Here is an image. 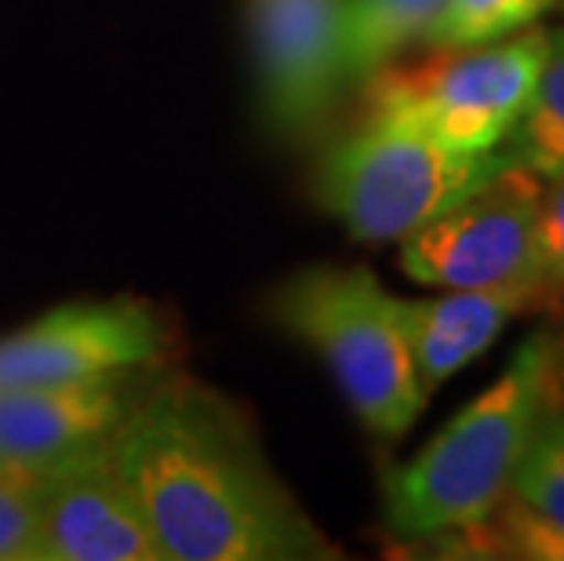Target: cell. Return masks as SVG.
<instances>
[{
    "label": "cell",
    "instance_id": "obj_1",
    "mask_svg": "<svg viewBox=\"0 0 564 561\" xmlns=\"http://www.w3.org/2000/svg\"><path fill=\"white\" fill-rule=\"evenodd\" d=\"M110 449L164 561L339 558L281 485L234 401L167 376L128 401Z\"/></svg>",
    "mask_w": 564,
    "mask_h": 561
},
{
    "label": "cell",
    "instance_id": "obj_2",
    "mask_svg": "<svg viewBox=\"0 0 564 561\" xmlns=\"http://www.w3.org/2000/svg\"><path fill=\"white\" fill-rule=\"evenodd\" d=\"M564 398V346L535 332L485 393L408 463L382 467V525L401 543H426L485 521L510 496L535 423Z\"/></svg>",
    "mask_w": 564,
    "mask_h": 561
},
{
    "label": "cell",
    "instance_id": "obj_3",
    "mask_svg": "<svg viewBox=\"0 0 564 561\" xmlns=\"http://www.w3.org/2000/svg\"><path fill=\"white\" fill-rule=\"evenodd\" d=\"M270 317L306 343L343 390L365 431L398 441L426 409L398 295L368 267H310L288 278L270 300Z\"/></svg>",
    "mask_w": 564,
    "mask_h": 561
},
{
    "label": "cell",
    "instance_id": "obj_4",
    "mask_svg": "<svg viewBox=\"0 0 564 561\" xmlns=\"http://www.w3.org/2000/svg\"><path fill=\"white\" fill-rule=\"evenodd\" d=\"M507 150H452L390 117L365 114L321 153L314 197L357 241H401L510 169Z\"/></svg>",
    "mask_w": 564,
    "mask_h": 561
},
{
    "label": "cell",
    "instance_id": "obj_5",
    "mask_svg": "<svg viewBox=\"0 0 564 561\" xmlns=\"http://www.w3.org/2000/svg\"><path fill=\"white\" fill-rule=\"evenodd\" d=\"M546 47V26L466 47H426L419 63H390L365 80V114L412 125L452 150H499L532 99Z\"/></svg>",
    "mask_w": 564,
    "mask_h": 561
},
{
    "label": "cell",
    "instance_id": "obj_6",
    "mask_svg": "<svg viewBox=\"0 0 564 561\" xmlns=\"http://www.w3.org/2000/svg\"><path fill=\"white\" fill-rule=\"evenodd\" d=\"M539 194L543 179L510 164L434 223L401 237V270L437 289L539 292Z\"/></svg>",
    "mask_w": 564,
    "mask_h": 561
},
{
    "label": "cell",
    "instance_id": "obj_7",
    "mask_svg": "<svg viewBox=\"0 0 564 561\" xmlns=\"http://www.w3.org/2000/svg\"><path fill=\"white\" fill-rule=\"evenodd\" d=\"M262 114L284 142H310L343 99V0H245Z\"/></svg>",
    "mask_w": 564,
    "mask_h": 561
},
{
    "label": "cell",
    "instance_id": "obj_8",
    "mask_svg": "<svg viewBox=\"0 0 564 561\" xmlns=\"http://www.w3.org/2000/svg\"><path fill=\"white\" fill-rule=\"evenodd\" d=\"M161 354L164 332L147 303H74L0 339V387L110 384Z\"/></svg>",
    "mask_w": 564,
    "mask_h": 561
},
{
    "label": "cell",
    "instance_id": "obj_9",
    "mask_svg": "<svg viewBox=\"0 0 564 561\" xmlns=\"http://www.w3.org/2000/svg\"><path fill=\"white\" fill-rule=\"evenodd\" d=\"M37 561H164L110 434L37 471Z\"/></svg>",
    "mask_w": 564,
    "mask_h": 561
},
{
    "label": "cell",
    "instance_id": "obj_10",
    "mask_svg": "<svg viewBox=\"0 0 564 561\" xmlns=\"http://www.w3.org/2000/svg\"><path fill=\"white\" fill-rule=\"evenodd\" d=\"M404 325L419 387L430 398L441 384L481 357L502 328L521 314H539L532 289H448L437 300H401Z\"/></svg>",
    "mask_w": 564,
    "mask_h": 561
},
{
    "label": "cell",
    "instance_id": "obj_11",
    "mask_svg": "<svg viewBox=\"0 0 564 561\" xmlns=\"http://www.w3.org/2000/svg\"><path fill=\"white\" fill-rule=\"evenodd\" d=\"M124 404L117 379L77 387H0V463L41 471L44 463L110 434Z\"/></svg>",
    "mask_w": 564,
    "mask_h": 561
},
{
    "label": "cell",
    "instance_id": "obj_12",
    "mask_svg": "<svg viewBox=\"0 0 564 561\" xmlns=\"http://www.w3.org/2000/svg\"><path fill=\"white\" fill-rule=\"evenodd\" d=\"M448 0H343L339 66L343 88H361L382 66L398 63L404 47L426 37Z\"/></svg>",
    "mask_w": 564,
    "mask_h": 561
},
{
    "label": "cell",
    "instance_id": "obj_13",
    "mask_svg": "<svg viewBox=\"0 0 564 561\" xmlns=\"http://www.w3.org/2000/svg\"><path fill=\"white\" fill-rule=\"evenodd\" d=\"M437 558H499V561H564V525L535 515L507 496L485 521L426 540Z\"/></svg>",
    "mask_w": 564,
    "mask_h": 561
},
{
    "label": "cell",
    "instance_id": "obj_14",
    "mask_svg": "<svg viewBox=\"0 0 564 561\" xmlns=\"http://www.w3.org/2000/svg\"><path fill=\"white\" fill-rule=\"evenodd\" d=\"M550 47L521 121L502 142L513 164L539 179L564 175V26L546 30Z\"/></svg>",
    "mask_w": 564,
    "mask_h": 561
},
{
    "label": "cell",
    "instance_id": "obj_15",
    "mask_svg": "<svg viewBox=\"0 0 564 561\" xmlns=\"http://www.w3.org/2000/svg\"><path fill=\"white\" fill-rule=\"evenodd\" d=\"M557 0H448L437 15L423 47H466L510 37V33L535 26Z\"/></svg>",
    "mask_w": 564,
    "mask_h": 561
},
{
    "label": "cell",
    "instance_id": "obj_16",
    "mask_svg": "<svg viewBox=\"0 0 564 561\" xmlns=\"http://www.w3.org/2000/svg\"><path fill=\"white\" fill-rule=\"evenodd\" d=\"M510 496L535 515L564 525V398L539 416L535 434L513 471Z\"/></svg>",
    "mask_w": 564,
    "mask_h": 561
},
{
    "label": "cell",
    "instance_id": "obj_17",
    "mask_svg": "<svg viewBox=\"0 0 564 561\" xmlns=\"http://www.w3.org/2000/svg\"><path fill=\"white\" fill-rule=\"evenodd\" d=\"M0 561H37V471L0 463Z\"/></svg>",
    "mask_w": 564,
    "mask_h": 561
},
{
    "label": "cell",
    "instance_id": "obj_18",
    "mask_svg": "<svg viewBox=\"0 0 564 561\" xmlns=\"http://www.w3.org/2000/svg\"><path fill=\"white\" fill-rule=\"evenodd\" d=\"M539 194V292L543 314L564 317V175L543 179Z\"/></svg>",
    "mask_w": 564,
    "mask_h": 561
},
{
    "label": "cell",
    "instance_id": "obj_19",
    "mask_svg": "<svg viewBox=\"0 0 564 561\" xmlns=\"http://www.w3.org/2000/svg\"><path fill=\"white\" fill-rule=\"evenodd\" d=\"M561 321H564V317H561ZM557 343L564 346V325H561V332H557Z\"/></svg>",
    "mask_w": 564,
    "mask_h": 561
},
{
    "label": "cell",
    "instance_id": "obj_20",
    "mask_svg": "<svg viewBox=\"0 0 564 561\" xmlns=\"http://www.w3.org/2000/svg\"><path fill=\"white\" fill-rule=\"evenodd\" d=\"M557 4H561V11H564V0H557Z\"/></svg>",
    "mask_w": 564,
    "mask_h": 561
}]
</instances>
